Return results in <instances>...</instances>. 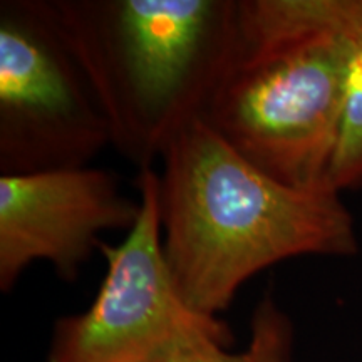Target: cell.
Here are the masks:
<instances>
[{
  "instance_id": "7",
  "label": "cell",
  "mask_w": 362,
  "mask_h": 362,
  "mask_svg": "<svg viewBox=\"0 0 362 362\" xmlns=\"http://www.w3.org/2000/svg\"><path fill=\"white\" fill-rule=\"evenodd\" d=\"M293 325L291 317L265 296L253 310L250 337L242 351L232 352L228 347L214 346L181 362H292Z\"/></svg>"
},
{
  "instance_id": "4",
  "label": "cell",
  "mask_w": 362,
  "mask_h": 362,
  "mask_svg": "<svg viewBox=\"0 0 362 362\" xmlns=\"http://www.w3.org/2000/svg\"><path fill=\"white\" fill-rule=\"evenodd\" d=\"M139 216L119 245L101 243L106 275L83 314L54 327L47 362H181L214 346L230 329L183 300L163 250L158 171L136 178Z\"/></svg>"
},
{
  "instance_id": "2",
  "label": "cell",
  "mask_w": 362,
  "mask_h": 362,
  "mask_svg": "<svg viewBox=\"0 0 362 362\" xmlns=\"http://www.w3.org/2000/svg\"><path fill=\"white\" fill-rule=\"evenodd\" d=\"M359 51L362 0H238L237 49L203 119L280 183L327 188Z\"/></svg>"
},
{
  "instance_id": "3",
  "label": "cell",
  "mask_w": 362,
  "mask_h": 362,
  "mask_svg": "<svg viewBox=\"0 0 362 362\" xmlns=\"http://www.w3.org/2000/svg\"><path fill=\"white\" fill-rule=\"evenodd\" d=\"M96 94L111 146L153 168L200 119L232 62L238 0H47Z\"/></svg>"
},
{
  "instance_id": "6",
  "label": "cell",
  "mask_w": 362,
  "mask_h": 362,
  "mask_svg": "<svg viewBox=\"0 0 362 362\" xmlns=\"http://www.w3.org/2000/svg\"><path fill=\"white\" fill-rule=\"evenodd\" d=\"M141 205L119 178L94 166L0 175V291H12L34 262H49L62 280L101 247L107 230L133 228Z\"/></svg>"
},
{
  "instance_id": "5",
  "label": "cell",
  "mask_w": 362,
  "mask_h": 362,
  "mask_svg": "<svg viewBox=\"0 0 362 362\" xmlns=\"http://www.w3.org/2000/svg\"><path fill=\"white\" fill-rule=\"evenodd\" d=\"M110 126L47 0L0 4V175L89 166Z\"/></svg>"
},
{
  "instance_id": "8",
  "label": "cell",
  "mask_w": 362,
  "mask_h": 362,
  "mask_svg": "<svg viewBox=\"0 0 362 362\" xmlns=\"http://www.w3.org/2000/svg\"><path fill=\"white\" fill-rule=\"evenodd\" d=\"M325 185L337 193L362 187V51L357 52L347 76L337 141Z\"/></svg>"
},
{
  "instance_id": "1",
  "label": "cell",
  "mask_w": 362,
  "mask_h": 362,
  "mask_svg": "<svg viewBox=\"0 0 362 362\" xmlns=\"http://www.w3.org/2000/svg\"><path fill=\"white\" fill-rule=\"evenodd\" d=\"M163 250L183 300L218 317L243 284L297 257H354L341 193L293 188L245 160L203 117L161 156Z\"/></svg>"
}]
</instances>
